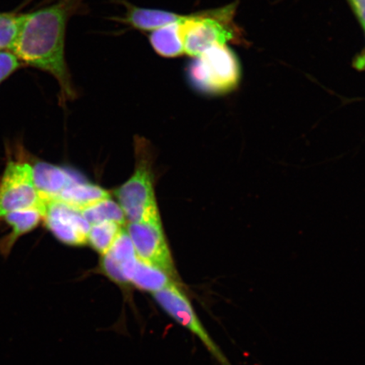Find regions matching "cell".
I'll return each instance as SVG.
<instances>
[{
	"instance_id": "cell-1",
	"label": "cell",
	"mask_w": 365,
	"mask_h": 365,
	"mask_svg": "<svg viewBox=\"0 0 365 365\" xmlns=\"http://www.w3.org/2000/svg\"><path fill=\"white\" fill-rule=\"evenodd\" d=\"M83 7L84 0H57L26 14L20 34L11 50L21 63L47 72L56 79L61 104L76 97L66 59V34L68 20Z\"/></svg>"
},
{
	"instance_id": "cell-2",
	"label": "cell",
	"mask_w": 365,
	"mask_h": 365,
	"mask_svg": "<svg viewBox=\"0 0 365 365\" xmlns=\"http://www.w3.org/2000/svg\"><path fill=\"white\" fill-rule=\"evenodd\" d=\"M236 3L184 15L178 22L185 54L195 58L215 45L238 43L240 30L235 22Z\"/></svg>"
},
{
	"instance_id": "cell-3",
	"label": "cell",
	"mask_w": 365,
	"mask_h": 365,
	"mask_svg": "<svg viewBox=\"0 0 365 365\" xmlns=\"http://www.w3.org/2000/svg\"><path fill=\"white\" fill-rule=\"evenodd\" d=\"M187 68L190 84L200 93L225 95L238 86L241 68L238 58L226 45H215L192 58Z\"/></svg>"
},
{
	"instance_id": "cell-4",
	"label": "cell",
	"mask_w": 365,
	"mask_h": 365,
	"mask_svg": "<svg viewBox=\"0 0 365 365\" xmlns=\"http://www.w3.org/2000/svg\"><path fill=\"white\" fill-rule=\"evenodd\" d=\"M144 143L137 147L136 170L130 179L114 191L126 221L139 222L161 218L158 211L149 155Z\"/></svg>"
},
{
	"instance_id": "cell-5",
	"label": "cell",
	"mask_w": 365,
	"mask_h": 365,
	"mask_svg": "<svg viewBox=\"0 0 365 365\" xmlns=\"http://www.w3.org/2000/svg\"><path fill=\"white\" fill-rule=\"evenodd\" d=\"M44 207L36 190L34 163L26 157L10 159L0 176V221L9 213Z\"/></svg>"
},
{
	"instance_id": "cell-6",
	"label": "cell",
	"mask_w": 365,
	"mask_h": 365,
	"mask_svg": "<svg viewBox=\"0 0 365 365\" xmlns=\"http://www.w3.org/2000/svg\"><path fill=\"white\" fill-rule=\"evenodd\" d=\"M127 232L133 243L137 257L161 269L181 284L170 249L164 235L161 218L129 222Z\"/></svg>"
},
{
	"instance_id": "cell-7",
	"label": "cell",
	"mask_w": 365,
	"mask_h": 365,
	"mask_svg": "<svg viewBox=\"0 0 365 365\" xmlns=\"http://www.w3.org/2000/svg\"><path fill=\"white\" fill-rule=\"evenodd\" d=\"M158 307L168 317L180 324L182 327L192 332L202 342L205 348L217 359L221 365H232L225 354L210 336L202 323L200 322L197 314L195 313L192 304L188 296L182 289L181 284H175L167 289L153 294Z\"/></svg>"
},
{
	"instance_id": "cell-8",
	"label": "cell",
	"mask_w": 365,
	"mask_h": 365,
	"mask_svg": "<svg viewBox=\"0 0 365 365\" xmlns=\"http://www.w3.org/2000/svg\"><path fill=\"white\" fill-rule=\"evenodd\" d=\"M43 222L62 244L83 246L88 244L90 223L80 210L57 200H46Z\"/></svg>"
},
{
	"instance_id": "cell-9",
	"label": "cell",
	"mask_w": 365,
	"mask_h": 365,
	"mask_svg": "<svg viewBox=\"0 0 365 365\" xmlns=\"http://www.w3.org/2000/svg\"><path fill=\"white\" fill-rule=\"evenodd\" d=\"M137 259L133 243L127 231L123 230L112 247L101 255L99 271L114 284L129 287Z\"/></svg>"
},
{
	"instance_id": "cell-10",
	"label": "cell",
	"mask_w": 365,
	"mask_h": 365,
	"mask_svg": "<svg viewBox=\"0 0 365 365\" xmlns=\"http://www.w3.org/2000/svg\"><path fill=\"white\" fill-rule=\"evenodd\" d=\"M34 170L36 190L43 202L56 199L66 187L82 180L76 172L49 163L36 162Z\"/></svg>"
},
{
	"instance_id": "cell-11",
	"label": "cell",
	"mask_w": 365,
	"mask_h": 365,
	"mask_svg": "<svg viewBox=\"0 0 365 365\" xmlns=\"http://www.w3.org/2000/svg\"><path fill=\"white\" fill-rule=\"evenodd\" d=\"M44 207H34L9 213L3 220L7 222L11 231L0 239V255L7 258L14 246L22 236L33 232L43 222Z\"/></svg>"
},
{
	"instance_id": "cell-12",
	"label": "cell",
	"mask_w": 365,
	"mask_h": 365,
	"mask_svg": "<svg viewBox=\"0 0 365 365\" xmlns=\"http://www.w3.org/2000/svg\"><path fill=\"white\" fill-rule=\"evenodd\" d=\"M120 3L124 4L126 11L124 16L116 20L139 31L150 33L160 27L180 21L184 16L175 12L141 8L125 0H120Z\"/></svg>"
},
{
	"instance_id": "cell-13",
	"label": "cell",
	"mask_w": 365,
	"mask_h": 365,
	"mask_svg": "<svg viewBox=\"0 0 365 365\" xmlns=\"http://www.w3.org/2000/svg\"><path fill=\"white\" fill-rule=\"evenodd\" d=\"M175 284H181L161 269L137 259L130 287L153 295Z\"/></svg>"
},
{
	"instance_id": "cell-14",
	"label": "cell",
	"mask_w": 365,
	"mask_h": 365,
	"mask_svg": "<svg viewBox=\"0 0 365 365\" xmlns=\"http://www.w3.org/2000/svg\"><path fill=\"white\" fill-rule=\"evenodd\" d=\"M111 198L110 194L98 185L91 184L83 179L66 187L58 196L57 200L76 209L83 210L101 200Z\"/></svg>"
},
{
	"instance_id": "cell-15",
	"label": "cell",
	"mask_w": 365,
	"mask_h": 365,
	"mask_svg": "<svg viewBox=\"0 0 365 365\" xmlns=\"http://www.w3.org/2000/svg\"><path fill=\"white\" fill-rule=\"evenodd\" d=\"M178 22L150 31V43L158 56L163 58L184 56V45L180 38Z\"/></svg>"
},
{
	"instance_id": "cell-16",
	"label": "cell",
	"mask_w": 365,
	"mask_h": 365,
	"mask_svg": "<svg viewBox=\"0 0 365 365\" xmlns=\"http://www.w3.org/2000/svg\"><path fill=\"white\" fill-rule=\"evenodd\" d=\"M82 215L90 225L98 223L112 222L121 226L124 225L126 218L120 205L111 198L101 200L91 207L81 210Z\"/></svg>"
},
{
	"instance_id": "cell-17",
	"label": "cell",
	"mask_w": 365,
	"mask_h": 365,
	"mask_svg": "<svg viewBox=\"0 0 365 365\" xmlns=\"http://www.w3.org/2000/svg\"><path fill=\"white\" fill-rule=\"evenodd\" d=\"M122 230L121 225L112 222L91 225L88 244L97 252L103 255L112 247Z\"/></svg>"
},
{
	"instance_id": "cell-18",
	"label": "cell",
	"mask_w": 365,
	"mask_h": 365,
	"mask_svg": "<svg viewBox=\"0 0 365 365\" xmlns=\"http://www.w3.org/2000/svg\"><path fill=\"white\" fill-rule=\"evenodd\" d=\"M25 15H16L13 13H4L0 19V52L6 49L11 50L18 36L20 34Z\"/></svg>"
},
{
	"instance_id": "cell-19",
	"label": "cell",
	"mask_w": 365,
	"mask_h": 365,
	"mask_svg": "<svg viewBox=\"0 0 365 365\" xmlns=\"http://www.w3.org/2000/svg\"><path fill=\"white\" fill-rule=\"evenodd\" d=\"M21 66L19 59L11 51L0 52V84L8 79Z\"/></svg>"
},
{
	"instance_id": "cell-20",
	"label": "cell",
	"mask_w": 365,
	"mask_h": 365,
	"mask_svg": "<svg viewBox=\"0 0 365 365\" xmlns=\"http://www.w3.org/2000/svg\"><path fill=\"white\" fill-rule=\"evenodd\" d=\"M351 7L357 16L360 24L365 30V0H348Z\"/></svg>"
},
{
	"instance_id": "cell-21",
	"label": "cell",
	"mask_w": 365,
	"mask_h": 365,
	"mask_svg": "<svg viewBox=\"0 0 365 365\" xmlns=\"http://www.w3.org/2000/svg\"><path fill=\"white\" fill-rule=\"evenodd\" d=\"M354 66L359 71L365 70V48L354 59Z\"/></svg>"
},
{
	"instance_id": "cell-22",
	"label": "cell",
	"mask_w": 365,
	"mask_h": 365,
	"mask_svg": "<svg viewBox=\"0 0 365 365\" xmlns=\"http://www.w3.org/2000/svg\"><path fill=\"white\" fill-rule=\"evenodd\" d=\"M4 13H0V19H1V18L4 16Z\"/></svg>"
}]
</instances>
